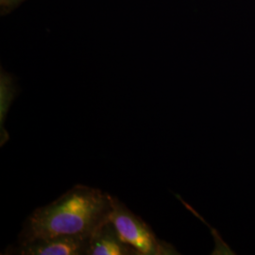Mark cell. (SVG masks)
<instances>
[{
	"label": "cell",
	"mask_w": 255,
	"mask_h": 255,
	"mask_svg": "<svg viewBox=\"0 0 255 255\" xmlns=\"http://www.w3.org/2000/svg\"><path fill=\"white\" fill-rule=\"evenodd\" d=\"M113 196L77 184L51 203L34 210L26 219L17 244L60 237H91L110 220Z\"/></svg>",
	"instance_id": "obj_1"
},
{
	"label": "cell",
	"mask_w": 255,
	"mask_h": 255,
	"mask_svg": "<svg viewBox=\"0 0 255 255\" xmlns=\"http://www.w3.org/2000/svg\"><path fill=\"white\" fill-rule=\"evenodd\" d=\"M122 239L133 247L138 255H173L179 253L171 244L159 239L150 226L127 206L113 197L110 216Z\"/></svg>",
	"instance_id": "obj_2"
},
{
	"label": "cell",
	"mask_w": 255,
	"mask_h": 255,
	"mask_svg": "<svg viewBox=\"0 0 255 255\" xmlns=\"http://www.w3.org/2000/svg\"><path fill=\"white\" fill-rule=\"evenodd\" d=\"M91 237H60L41 238L16 244L6 250L5 255H87Z\"/></svg>",
	"instance_id": "obj_3"
},
{
	"label": "cell",
	"mask_w": 255,
	"mask_h": 255,
	"mask_svg": "<svg viewBox=\"0 0 255 255\" xmlns=\"http://www.w3.org/2000/svg\"><path fill=\"white\" fill-rule=\"evenodd\" d=\"M87 255H138V253L122 239L109 220L92 235Z\"/></svg>",
	"instance_id": "obj_4"
},
{
	"label": "cell",
	"mask_w": 255,
	"mask_h": 255,
	"mask_svg": "<svg viewBox=\"0 0 255 255\" xmlns=\"http://www.w3.org/2000/svg\"><path fill=\"white\" fill-rule=\"evenodd\" d=\"M23 1L24 0H0V4H1L2 9H12Z\"/></svg>",
	"instance_id": "obj_5"
}]
</instances>
